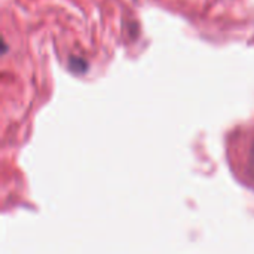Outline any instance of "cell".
I'll list each match as a JSON object with an SVG mask.
<instances>
[{
	"mask_svg": "<svg viewBox=\"0 0 254 254\" xmlns=\"http://www.w3.org/2000/svg\"><path fill=\"white\" fill-rule=\"evenodd\" d=\"M246 168L249 176L254 180V137L250 141L249 150H247V159H246Z\"/></svg>",
	"mask_w": 254,
	"mask_h": 254,
	"instance_id": "cell-1",
	"label": "cell"
}]
</instances>
